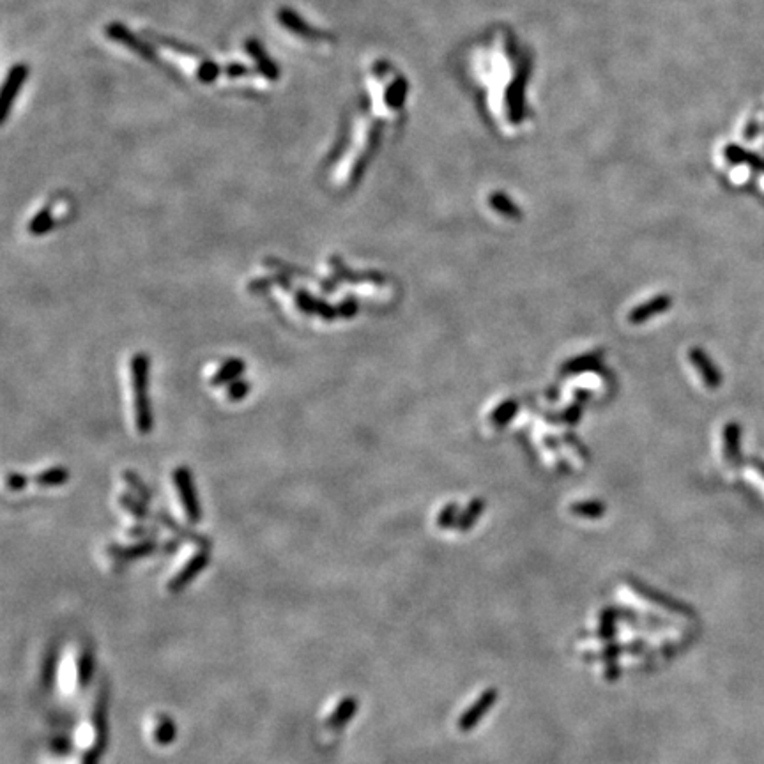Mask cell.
<instances>
[{
  "mask_svg": "<svg viewBox=\"0 0 764 764\" xmlns=\"http://www.w3.org/2000/svg\"><path fill=\"white\" fill-rule=\"evenodd\" d=\"M133 393H135V419L140 434H149L153 428V414L147 398L149 386V358L144 352H137L131 360Z\"/></svg>",
  "mask_w": 764,
  "mask_h": 764,
  "instance_id": "cell-1",
  "label": "cell"
},
{
  "mask_svg": "<svg viewBox=\"0 0 764 764\" xmlns=\"http://www.w3.org/2000/svg\"><path fill=\"white\" fill-rule=\"evenodd\" d=\"M174 481H175V488H177L179 492V497H181L182 506H184V510H186L188 521H190L191 524H197V522H200V519H202V512H200L199 499H197V496H195L193 479H191L190 469H188L186 466H179L174 471Z\"/></svg>",
  "mask_w": 764,
  "mask_h": 764,
  "instance_id": "cell-2",
  "label": "cell"
},
{
  "mask_svg": "<svg viewBox=\"0 0 764 764\" xmlns=\"http://www.w3.org/2000/svg\"><path fill=\"white\" fill-rule=\"evenodd\" d=\"M497 699H499V692H497L496 688H487L485 692H481L479 697L476 699V701L472 702L471 706L467 708L466 711H463L462 717L459 719L460 731L462 732L472 731V729L483 720L485 714L490 711V708L496 704Z\"/></svg>",
  "mask_w": 764,
  "mask_h": 764,
  "instance_id": "cell-3",
  "label": "cell"
},
{
  "mask_svg": "<svg viewBox=\"0 0 764 764\" xmlns=\"http://www.w3.org/2000/svg\"><path fill=\"white\" fill-rule=\"evenodd\" d=\"M628 586L632 587L637 595L642 596V598L648 600V602H651L653 605L662 607L664 611L674 612V614H679V615H692V614H694V612H692V609L686 607L685 603L677 602V600H674V598H670V596L664 595L662 591L653 589V587H649V586H646V584L639 582V580H635V578H630V580H628Z\"/></svg>",
  "mask_w": 764,
  "mask_h": 764,
  "instance_id": "cell-4",
  "label": "cell"
},
{
  "mask_svg": "<svg viewBox=\"0 0 764 764\" xmlns=\"http://www.w3.org/2000/svg\"><path fill=\"white\" fill-rule=\"evenodd\" d=\"M27 75H29V69H27L25 66H21V64L11 67V71H9V76L4 83V89H2V110H0V113H2V120L8 119L11 105H13L14 98H17L18 92H20L21 85L25 83Z\"/></svg>",
  "mask_w": 764,
  "mask_h": 764,
  "instance_id": "cell-5",
  "label": "cell"
},
{
  "mask_svg": "<svg viewBox=\"0 0 764 764\" xmlns=\"http://www.w3.org/2000/svg\"><path fill=\"white\" fill-rule=\"evenodd\" d=\"M296 305L299 306V310L306 315H318L324 320H333L338 317V310L333 308L331 305H327L323 299L314 298L308 290L298 289L296 292Z\"/></svg>",
  "mask_w": 764,
  "mask_h": 764,
  "instance_id": "cell-6",
  "label": "cell"
},
{
  "mask_svg": "<svg viewBox=\"0 0 764 764\" xmlns=\"http://www.w3.org/2000/svg\"><path fill=\"white\" fill-rule=\"evenodd\" d=\"M670 305H673L670 296H667V294H660V296H657V298L649 299V301L642 303L640 306L633 308V310L630 312V315H628V320H630L632 324H642L646 323V320H649V318L657 317V315L669 310Z\"/></svg>",
  "mask_w": 764,
  "mask_h": 764,
  "instance_id": "cell-7",
  "label": "cell"
},
{
  "mask_svg": "<svg viewBox=\"0 0 764 764\" xmlns=\"http://www.w3.org/2000/svg\"><path fill=\"white\" fill-rule=\"evenodd\" d=\"M688 358L690 361L695 364V368H697L699 375L702 377V382L708 386V388L714 389L719 388L720 386V373L719 370L714 368V364L711 363V360L708 358L704 352L701 351V349H690L688 352Z\"/></svg>",
  "mask_w": 764,
  "mask_h": 764,
  "instance_id": "cell-8",
  "label": "cell"
},
{
  "mask_svg": "<svg viewBox=\"0 0 764 764\" xmlns=\"http://www.w3.org/2000/svg\"><path fill=\"white\" fill-rule=\"evenodd\" d=\"M207 561H209V556H207L206 552H199L195 558L190 559V563H188L184 568H182L181 571H179L177 575H175L172 580H170L168 587L170 589H181L182 586H186L188 582H190L191 578L195 577V575H199L200 571L206 568Z\"/></svg>",
  "mask_w": 764,
  "mask_h": 764,
  "instance_id": "cell-9",
  "label": "cell"
},
{
  "mask_svg": "<svg viewBox=\"0 0 764 764\" xmlns=\"http://www.w3.org/2000/svg\"><path fill=\"white\" fill-rule=\"evenodd\" d=\"M621 618V611L618 607H605L600 612V624H598V639L609 640L612 642V639L615 637V623Z\"/></svg>",
  "mask_w": 764,
  "mask_h": 764,
  "instance_id": "cell-10",
  "label": "cell"
},
{
  "mask_svg": "<svg viewBox=\"0 0 764 764\" xmlns=\"http://www.w3.org/2000/svg\"><path fill=\"white\" fill-rule=\"evenodd\" d=\"M244 372V361L241 360H228L221 364L218 372L215 373V377L211 379L212 386H223L227 382H234L239 375H243Z\"/></svg>",
  "mask_w": 764,
  "mask_h": 764,
  "instance_id": "cell-11",
  "label": "cell"
},
{
  "mask_svg": "<svg viewBox=\"0 0 764 764\" xmlns=\"http://www.w3.org/2000/svg\"><path fill=\"white\" fill-rule=\"evenodd\" d=\"M356 711H358V701L352 697H345L342 702H340L338 706H336V710L331 713L329 720H327V725L335 727V729L343 727L349 720L352 719V714H356Z\"/></svg>",
  "mask_w": 764,
  "mask_h": 764,
  "instance_id": "cell-12",
  "label": "cell"
},
{
  "mask_svg": "<svg viewBox=\"0 0 764 764\" xmlns=\"http://www.w3.org/2000/svg\"><path fill=\"white\" fill-rule=\"evenodd\" d=\"M55 225V219L52 216V204L45 206L43 209H39V212L32 218V221L29 223V232L32 236H45L46 232H50Z\"/></svg>",
  "mask_w": 764,
  "mask_h": 764,
  "instance_id": "cell-13",
  "label": "cell"
},
{
  "mask_svg": "<svg viewBox=\"0 0 764 764\" xmlns=\"http://www.w3.org/2000/svg\"><path fill=\"white\" fill-rule=\"evenodd\" d=\"M67 478H69V472H67L64 467H52V469H48V471L39 472V474L34 478V481H36L39 487H58V485L66 483Z\"/></svg>",
  "mask_w": 764,
  "mask_h": 764,
  "instance_id": "cell-14",
  "label": "cell"
},
{
  "mask_svg": "<svg viewBox=\"0 0 764 764\" xmlns=\"http://www.w3.org/2000/svg\"><path fill=\"white\" fill-rule=\"evenodd\" d=\"M483 508H485V501L481 499L471 501V504L467 506L466 512L459 516V522H457L455 527L459 529V531H469V529L474 525V522L478 521V516L483 513Z\"/></svg>",
  "mask_w": 764,
  "mask_h": 764,
  "instance_id": "cell-15",
  "label": "cell"
},
{
  "mask_svg": "<svg viewBox=\"0 0 764 764\" xmlns=\"http://www.w3.org/2000/svg\"><path fill=\"white\" fill-rule=\"evenodd\" d=\"M157 519H160V521H162V524H165V525H166V527H168V529H172V531H174V533H177V534H179V536H184V538H186V540H191V541H193V543H197V545H200V547H209V541H207V540H206V538H204V536H200V534H195V533H191L190 529H184V527H181V525H179V524H177V522H175V521H174V519H170V516H168V515H166V513L160 512V513H157Z\"/></svg>",
  "mask_w": 764,
  "mask_h": 764,
  "instance_id": "cell-16",
  "label": "cell"
},
{
  "mask_svg": "<svg viewBox=\"0 0 764 764\" xmlns=\"http://www.w3.org/2000/svg\"><path fill=\"white\" fill-rule=\"evenodd\" d=\"M571 513L584 519H600L605 513V504L600 501H582L571 504Z\"/></svg>",
  "mask_w": 764,
  "mask_h": 764,
  "instance_id": "cell-17",
  "label": "cell"
},
{
  "mask_svg": "<svg viewBox=\"0 0 764 764\" xmlns=\"http://www.w3.org/2000/svg\"><path fill=\"white\" fill-rule=\"evenodd\" d=\"M154 549V543L153 541H144V543H140V545H135V547H129V549H120V547H110V552L112 556H117V558H124V559H135V558H142V556H147V554L153 552Z\"/></svg>",
  "mask_w": 764,
  "mask_h": 764,
  "instance_id": "cell-18",
  "label": "cell"
},
{
  "mask_svg": "<svg viewBox=\"0 0 764 764\" xmlns=\"http://www.w3.org/2000/svg\"><path fill=\"white\" fill-rule=\"evenodd\" d=\"M516 409H519V404H516L515 400H506L503 402V404L497 407V411L494 414H492L490 422L494 426H504L506 423L512 419L513 416H515Z\"/></svg>",
  "mask_w": 764,
  "mask_h": 764,
  "instance_id": "cell-19",
  "label": "cell"
},
{
  "mask_svg": "<svg viewBox=\"0 0 764 764\" xmlns=\"http://www.w3.org/2000/svg\"><path fill=\"white\" fill-rule=\"evenodd\" d=\"M122 478L126 479V483L129 485V487L133 488V492L137 494L138 497H140V501H144V503H147V501L151 499V490L149 487L144 483V481H140V478H138L137 474L133 471H124L122 472Z\"/></svg>",
  "mask_w": 764,
  "mask_h": 764,
  "instance_id": "cell-20",
  "label": "cell"
},
{
  "mask_svg": "<svg viewBox=\"0 0 764 764\" xmlns=\"http://www.w3.org/2000/svg\"><path fill=\"white\" fill-rule=\"evenodd\" d=\"M119 503L122 508L129 510V513H133V515L137 516V519H140V521L147 519V515H149V513H147V508H145V504L142 503V501L133 499V497L128 496V494H120Z\"/></svg>",
  "mask_w": 764,
  "mask_h": 764,
  "instance_id": "cell-21",
  "label": "cell"
},
{
  "mask_svg": "<svg viewBox=\"0 0 764 764\" xmlns=\"http://www.w3.org/2000/svg\"><path fill=\"white\" fill-rule=\"evenodd\" d=\"M725 457L727 460H732L738 455V446H739V430L738 426L734 425H729L725 428Z\"/></svg>",
  "mask_w": 764,
  "mask_h": 764,
  "instance_id": "cell-22",
  "label": "cell"
},
{
  "mask_svg": "<svg viewBox=\"0 0 764 764\" xmlns=\"http://www.w3.org/2000/svg\"><path fill=\"white\" fill-rule=\"evenodd\" d=\"M459 516L460 515H459V508H457V504H448V506H444V510L439 513L437 525L441 529L453 527V525H457V522H459Z\"/></svg>",
  "mask_w": 764,
  "mask_h": 764,
  "instance_id": "cell-23",
  "label": "cell"
},
{
  "mask_svg": "<svg viewBox=\"0 0 764 764\" xmlns=\"http://www.w3.org/2000/svg\"><path fill=\"white\" fill-rule=\"evenodd\" d=\"M248 391H250V384L246 382V380H236V382H230V386H228L227 398L230 402H239L248 395Z\"/></svg>",
  "mask_w": 764,
  "mask_h": 764,
  "instance_id": "cell-24",
  "label": "cell"
},
{
  "mask_svg": "<svg viewBox=\"0 0 764 764\" xmlns=\"http://www.w3.org/2000/svg\"><path fill=\"white\" fill-rule=\"evenodd\" d=\"M621 653H624V646L615 644V642H609V644L602 649L598 658L603 662H615V658L620 657Z\"/></svg>",
  "mask_w": 764,
  "mask_h": 764,
  "instance_id": "cell-25",
  "label": "cell"
},
{
  "mask_svg": "<svg viewBox=\"0 0 764 764\" xmlns=\"http://www.w3.org/2000/svg\"><path fill=\"white\" fill-rule=\"evenodd\" d=\"M338 310V315L343 318H351L354 317L356 314H358V301H356L354 298H351L349 296L347 299H343L342 303H340V306L336 308Z\"/></svg>",
  "mask_w": 764,
  "mask_h": 764,
  "instance_id": "cell-26",
  "label": "cell"
},
{
  "mask_svg": "<svg viewBox=\"0 0 764 764\" xmlns=\"http://www.w3.org/2000/svg\"><path fill=\"white\" fill-rule=\"evenodd\" d=\"M6 481H8V487L11 488V490H21V488L29 483L27 476L20 474V472H11V474L8 476V479H6Z\"/></svg>",
  "mask_w": 764,
  "mask_h": 764,
  "instance_id": "cell-27",
  "label": "cell"
},
{
  "mask_svg": "<svg viewBox=\"0 0 764 764\" xmlns=\"http://www.w3.org/2000/svg\"><path fill=\"white\" fill-rule=\"evenodd\" d=\"M271 285H274V278L273 276H265V278H257V280H252L248 283V290L250 292H261V290H265L269 289Z\"/></svg>",
  "mask_w": 764,
  "mask_h": 764,
  "instance_id": "cell-28",
  "label": "cell"
},
{
  "mask_svg": "<svg viewBox=\"0 0 764 764\" xmlns=\"http://www.w3.org/2000/svg\"><path fill=\"white\" fill-rule=\"evenodd\" d=\"M621 676V667L618 665V662H607L605 665V679L607 681H615Z\"/></svg>",
  "mask_w": 764,
  "mask_h": 764,
  "instance_id": "cell-29",
  "label": "cell"
},
{
  "mask_svg": "<svg viewBox=\"0 0 764 764\" xmlns=\"http://www.w3.org/2000/svg\"><path fill=\"white\" fill-rule=\"evenodd\" d=\"M318 285H320L323 292L329 294V292H333V290L336 289V285H338V283H336V278H335V280H320V283H318Z\"/></svg>",
  "mask_w": 764,
  "mask_h": 764,
  "instance_id": "cell-30",
  "label": "cell"
}]
</instances>
